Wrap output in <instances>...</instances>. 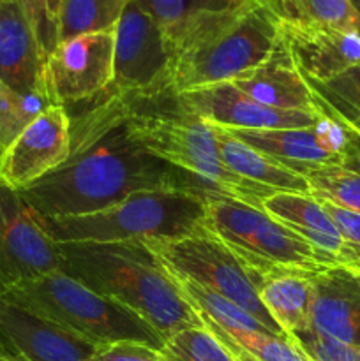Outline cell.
I'll list each match as a JSON object with an SVG mask.
<instances>
[{
  "label": "cell",
  "mask_w": 360,
  "mask_h": 361,
  "mask_svg": "<svg viewBox=\"0 0 360 361\" xmlns=\"http://www.w3.org/2000/svg\"><path fill=\"white\" fill-rule=\"evenodd\" d=\"M131 99L108 92L71 118V152L64 164L20 190L42 217L104 210L141 190H214L148 154L131 134ZM219 192V190H217Z\"/></svg>",
  "instance_id": "obj_1"
},
{
  "label": "cell",
  "mask_w": 360,
  "mask_h": 361,
  "mask_svg": "<svg viewBox=\"0 0 360 361\" xmlns=\"http://www.w3.org/2000/svg\"><path fill=\"white\" fill-rule=\"evenodd\" d=\"M56 247L64 274L140 316L162 341L203 324L143 242H66Z\"/></svg>",
  "instance_id": "obj_2"
},
{
  "label": "cell",
  "mask_w": 360,
  "mask_h": 361,
  "mask_svg": "<svg viewBox=\"0 0 360 361\" xmlns=\"http://www.w3.org/2000/svg\"><path fill=\"white\" fill-rule=\"evenodd\" d=\"M208 192L187 189L141 190L94 214L39 215L56 243L175 240L203 229Z\"/></svg>",
  "instance_id": "obj_3"
},
{
  "label": "cell",
  "mask_w": 360,
  "mask_h": 361,
  "mask_svg": "<svg viewBox=\"0 0 360 361\" xmlns=\"http://www.w3.org/2000/svg\"><path fill=\"white\" fill-rule=\"evenodd\" d=\"M131 101V134L154 157L196 176L210 189L260 207L275 190L249 183L222 162L214 126L175 104ZM261 208V207H260Z\"/></svg>",
  "instance_id": "obj_4"
},
{
  "label": "cell",
  "mask_w": 360,
  "mask_h": 361,
  "mask_svg": "<svg viewBox=\"0 0 360 361\" xmlns=\"http://www.w3.org/2000/svg\"><path fill=\"white\" fill-rule=\"evenodd\" d=\"M9 302L60 324L94 345L133 341L161 349L164 341L140 316L92 291L62 270L0 288Z\"/></svg>",
  "instance_id": "obj_5"
},
{
  "label": "cell",
  "mask_w": 360,
  "mask_h": 361,
  "mask_svg": "<svg viewBox=\"0 0 360 361\" xmlns=\"http://www.w3.org/2000/svg\"><path fill=\"white\" fill-rule=\"evenodd\" d=\"M203 228L236 254L251 277L281 270L316 274L339 267L263 208L217 190L207 194Z\"/></svg>",
  "instance_id": "obj_6"
},
{
  "label": "cell",
  "mask_w": 360,
  "mask_h": 361,
  "mask_svg": "<svg viewBox=\"0 0 360 361\" xmlns=\"http://www.w3.org/2000/svg\"><path fill=\"white\" fill-rule=\"evenodd\" d=\"M281 16L268 0H253L226 23L175 56L172 95L229 83L268 59L279 41Z\"/></svg>",
  "instance_id": "obj_7"
},
{
  "label": "cell",
  "mask_w": 360,
  "mask_h": 361,
  "mask_svg": "<svg viewBox=\"0 0 360 361\" xmlns=\"http://www.w3.org/2000/svg\"><path fill=\"white\" fill-rule=\"evenodd\" d=\"M159 263L176 279L193 281L256 317L270 334L286 335L267 312L246 264L207 229L175 240L143 242ZM288 337V335H286Z\"/></svg>",
  "instance_id": "obj_8"
},
{
  "label": "cell",
  "mask_w": 360,
  "mask_h": 361,
  "mask_svg": "<svg viewBox=\"0 0 360 361\" xmlns=\"http://www.w3.org/2000/svg\"><path fill=\"white\" fill-rule=\"evenodd\" d=\"M175 53L168 37L136 0H126L115 27L112 92L131 101L172 95Z\"/></svg>",
  "instance_id": "obj_9"
},
{
  "label": "cell",
  "mask_w": 360,
  "mask_h": 361,
  "mask_svg": "<svg viewBox=\"0 0 360 361\" xmlns=\"http://www.w3.org/2000/svg\"><path fill=\"white\" fill-rule=\"evenodd\" d=\"M62 268L56 242L20 190L0 182V288Z\"/></svg>",
  "instance_id": "obj_10"
},
{
  "label": "cell",
  "mask_w": 360,
  "mask_h": 361,
  "mask_svg": "<svg viewBox=\"0 0 360 361\" xmlns=\"http://www.w3.org/2000/svg\"><path fill=\"white\" fill-rule=\"evenodd\" d=\"M115 30L56 42L46 59V83L59 106L92 101L112 92Z\"/></svg>",
  "instance_id": "obj_11"
},
{
  "label": "cell",
  "mask_w": 360,
  "mask_h": 361,
  "mask_svg": "<svg viewBox=\"0 0 360 361\" xmlns=\"http://www.w3.org/2000/svg\"><path fill=\"white\" fill-rule=\"evenodd\" d=\"M226 130L302 176L328 166L344 164V152L349 140L348 130L337 120L325 115H320L309 127Z\"/></svg>",
  "instance_id": "obj_12"
},
{
  "label": "cell",
  "mask_w": 360,
  "mask_h": 361,
  "mask_svg": "<svg viewBox=\"0 0 360 361\" xmlns=\"http://www.w3.org/2000/svg\"><path fill=\"white\" fill-rule=\"evenodd\" d=\"M71 152V115L49 106L0 155V182L25 190L66 162Z\"/></svg>",
  "instance_id": "obj_13"
},
{
  "label": "cell",
  "mask_w": 360,
  "mask_h": 361,
  "mask_svg": "<svg viewBox=\"0 0 360 361\" xmlns=\"http://www.w3.org/2000/svg\"><path fill=\"white\" fill-rule=\"evenodd\" d=\"M173 101L184 111L222 129H292L309 127L320 118V113L268 108L233 83L194 88L173 95Z\"/></svg>",
  "instance_id": "obj_14"
},
{
  "label": "cell",
  "mask_w": 360,
  "mask_h": 361,
  "mask_svg": "<svg viewBox=\"0 0 360 361\" xmlns=\"http://www.w3.org/2000/svg\"><path fill=\"white\" fill-rule=\"evenodd\" d=\"M0 345L16 361H87L99 348L4 296Z\"/></svg>",
  "instance_id": "obj_15"
},
{
  "label": "cell",
  "mask_w": 360,
  "mask_h": 361,
  "mask_svg": "<svg viewBox=\"0 0 360 361\" xmlns=\"http://www.w3.org/2000/svg\"><path fill=\"white\" fill-rule=\"evenodd\" d=\"M279 35L307 81H325L360 66V35L281 20Z\"/></svg>",
  "instance_id": "obj_16"
},
{
  "label": "cell",
  "mask_w": 360,
  "mask_h": 361,
  "mask_svg": "<svg viewBox=\"0 0 360 361\" xmlns=\"http://www.w3.org/2000/svg\"><path fill=\"white\" fill-rule=\"evenodd\" d=\"M309 326L342 344L360 348V274L328 267L311 277Z\"/></svg>",
  "instance_id": "obj_17"
},
{
  "label": "cell",
  "mask_w": 360,
  "mask_h": 361,
  "mask_svg": "<svg viewBox=\"0 0 360 361\" xmlns=\"http://www.w3.org/2000/svg\"><path fill=\"white\" fill-rule=\"evenodd\" d=\"M46 53L20 0L0 2V83L16 92L46 85Z\"/></svg>",
  "instance_id": "obj_18"
},
{
  "label": "cell",
  "mask_w": 360,
  "mask_h": 361,
  "mask_svg": "<svg viewBox=\"0 0 360 361\" xmlns=\"http://www.w3.org/2000/svg\"><path fill=\"white\" fill-rule=\"evenodd\" d=\"M168 37L175 56L235 20L253 0H136Z\"/></svg>",
  "instance_id": "obj_19"
},
{
  "label": "cell",
  "mask_w": 360,
  "mask_h": 361,
  "mask_svg": "<svg viewBox=\"0 0 360 361\" xmlns=\"http://www.w3.org/2000/svg\"><path fill=\"white\" fill-rule=\"evenodd\" d=\"M260 104L288 111L318 113L313 92L300 74L281 35L267 60L229 81Z\"/></svg>",
  "instance_id": "obj_20"
},
{
  "label": "cell",
  "mask_w": 360,
  "mask_h": 361,
  "mask_svg": "<svg viewBox=\"0 0 360 361\" xmlns=\"http://www.w3.org/2000/svg\"><path fill=\"white\" fill-rule=\"evenodd\" d=\"M313 274L295 270L253 275L258 296L272 319L288 337L309 328Z\"/></svg>",
  "instance_id": "obj_21"
},
{
  "label": "cell",
  "mask_w": 360,
  "mask_h": 361,
  "mask_svg": "<svg viewBox=\"0 0 360 361\" xmlns=\"http://www.w3.org/2000/svg\"><path fill=\"white\" fill-rule=\"evenodd\" d=\"M214 130L222 162L236 176H240L246 182L256 183V185L267 187L272 190L311 194L306 176L272 161L270 157L258 152L256 148L236 140L226 129L214 126Z\"/></svg>",
  "instance_id": "obj_22"
},
{
  "label": "cell",
  "mask_w": 360,
  "mask_h": 361,
  "mask_svg": "<svg viewBox=\"0 0 360 361\" xmlns=\"http://www.w3.org/2000/svg\"><path fill=\"white\" fill-rule=\"evenodd\" d=\"M124 6L126 0H62L56 13V42L115 30Z\"/></svg>",
  "instance_id": "obj_23"
},
{
  "label": "cell",
  "mask_w": 360,
  "mask_h": 361,
  "mask_svg": "<svg viewBox=\"0 0 360 361\" xmlns=\"http://www.w3.org/2000/svg\"><path fill=\"white\" fill-rule=\"evenodd\" d=\"M274 6L284 21L360 35V11L352 0H274Z\"/></svg>",
  "instance_id": "obj_24"
},
{
  "label": "cell",
  "mask_w": 360,
  "mask_h": 361,
  "mask_svg": "<svg viewBox=\"0 0 360 361\" xmlns=\"http://www.w3.org/2000/svg\"><path fill=\"white\" fill-rule=\"evenodd\" d=\"M173 277V275H172ZM175 279L176 286H179L180 293L184 298L191 303L194 310L200 314L205 319L212 321L222 330H253V331H270L256 319L240 309L236 303L229 302L224 296L217 295V293L210 291V289L203 288V286L196 284L193 281H186V279Z\"/></svg>",
  "instance_id": "obj_25"
},
{
  "label": "cell",
  "mask_w": 360,
  "mask_h": 361,
  "mask_svg": "<svg viewBox=\"0 0 360 361\" xmlns=\"http://www.w3.org/2000/svg\"><path fill=\"white\" fill-rule=\"evenodd\" d=\"M49 106L59 104L53 101L48 83L30 92L11 90L0 83V155Z\"/></svg>",
  "instance_id": "obj_26"
},
{
  "label": "cell",
  "mask_w": 360,
  "mask_h": 361,
  "mask_svg": "<svg viewBox=\"0 0 360 361\" xmlns=\"http://www.w3.org/2000/svg\"><path fill=\"white\" fill-rule=\"evenodd\" d=\"M307 81V80H306ZM316 111L337 122L360 116V66L325 81H307Z\"/></svg>",
  "instance_id": "obj_27"
},
{
  "label": "cell",
  "mask_w": 360,
  "mask_h": 361,
  "mask_svg": "<svg viewBox=\"0 0 360 361\" xmlns=\"http://www.w3.org/2000/svg\"><path fill=\"white\" fill-rule=\"evenodd\" d=\"M164 361H240L205 323L173 334L161 348Z\"/></svg>",
  "instance_id": "obj_28"
},
{
  "label": "cell",
  "mask_w": 360,
  "mask_h": 361,
  "mask_svg": "<svg viewBox=\"0 0 360 361\" xmlns=\"http://www.w3.org/2000/svg\"><path fill=\"white\" fill-rule=\"evenodd\" d=\"M311 196L360 214V173L346 166H328L306 175Z\"/></svg>",
  "instance_id": "obj_29"
},
{
  "label": "cell",
  "mask_w": 360,
  "mask_h": 361,
  "mask_svg": "<svg viewBox=\"0 0 360 361\" xmlns=\"http://www.w3.org/2000/svg\"><path fill=\"white\" fill-rule=\"evenodd\" d=\"M289 338L302 349L304 355L311 361H360L359 345L342 344L313 330L311 326L292 335Z\"/></svg>",
  "instance_id": "obj_30"
},
{
  "label": "cell",
  "mask_w": 360,
  "mask_h": 361,
  "mask_svg": "<svg viewBox=\"0 0 360 361\" xmlns=\"http://www.w3.org/2000/svg\"><path fill=\"white\" fill-rule=\"evenodd\" d=\"M87 361H164L161 349L141 342L124 341L99 345Z\"/></svg>",
  "instance_id": "obj_31"
},
{
  "label": "cell",
  "mask_w": 360,
  "mask_h": 361,
  "mask_svg": "<svg viewBox=\"0 0 360 361\" xmlns=\"http://www.w3.org/2000/svg\"><path fill=\"white\" fill-rule=\"evenodd\" d=\"M20 2L27 11L28 18H30L32 25L35 28V34L39 37V42H41L42 49L46 53V59H48V55L56 46V20L49 13L48 0H20Z\"/></svg>",
  "instance_id": "obj_32"
},
{
  "label": "cell",
  "mask_w": 360,
  "mask_h": 361,
  "mask_svg": "<svg viewBox=\"0 0 360 361\" xmlns=\"http://www.w3.org/2000/svg\"><path fill=\"white\" fill-rule=\"evenodd\" d=\"M320 203L328 212V215L332 217V221H334L335 228L339 229L342 238L348 243H353V245H360V214L339 208L335 204L327 203V201H320Z\"/></svg>",
  "instance_id": "obj_33"
},
{
  "label": "cell",
  "mask_w": 360,
  "mask_h": 361,
  "mask_svg": "<svg viewBox=\"0 0 360 361\" xmlns=\"http://www.w3.org/2000/svg\"><path fill=\"white\" fill-rule=\"evenodd\" d=\"M348 134H349V140H348V147H346V152H344V164L342 166L360 173V136L359 134L352 133V130H348Z\"/></svg>",
  "instance_id": "obj_34"
},
{
  "label": "cell",
  "mask_w": 360,
  "mask_h": 361,
  "mask_svg": "<svg viewBox=\"0 0 360 361\" xmlns=\"http://www.w3.org/2000/svg\"><path fill=\"white\" fill-rule=\"evenodd\" d=\"M205 326H207V324H205ZM212 331H214V330H212ZM214 334H215V335H217V337H219V338H221V341H224V342H226V344H228V345H229V348H232V349H233V353H235V355H236V358H239L240 361H256V360H254V358H253V356H249V355H247V353H246V351H244V349H242V348H239V345H236V344H233V342H232V341H228V338H226V337H222V335H221V334H217V331H214Z\"/></svg>",
  "instance_id": "obj_35"
},
{
  "label": "cell",
  "mask_w": 360,
  "mask_h": 361,
  "mask_svg": "<svg viewBox=\"0 0 360 361\" xmlns=\"http://www.w3.org/2000/svg\"><path fill=\"white\" fill-rule=\"evenodd\" d=\"M342 127H346L348 130H352V133L359 134L360 136V116H355V118H349V120H344V122H339Z\"/></svg>",
  "instance_id": "obj_36"
},
{
  "label": "cell",
  "mask_w": 360,
  "mask_h": 361,
  "mask_svg": "<svg viewBox=\"0 0 360 361\" xmlns=\"http://www.w3.org/2000/svg\"><path fill=\"white\" fill-rule=\"evenodd\" d=\"M62 0H48V7H49V13L53 14V18L56 20V13H59V7Z\"/></svg>",
  "instance_id": "obj_37"
},
{
  "label": "cell",
  "mask_w": 360,
  "mask_h": 361,
  "mask_svg": "<svg viewBox=\"0 0 360 361\" xmlns=\"http://www.w3.org/2000/svg\"><path fill=\"white\" fill-rule=\"evenodd\" d=\"M0 361H16L13 358V356L9 355V353L6 351V349L2 348V345H0Z\"/></svg>",
  "instance_id": "obj_38"
},
{
  "label": "cell",
  "mask_w": 360,
  "mask_h": 361,
  "mask_svg": "<svg viewBox=\"0 0 360 361\" xmlns=\"http://www.w3.org/2000/svg\"><path fill=\"white\" fill-rule=\"evenodd\" d=\"M352 2H353V4H355V7H356V9H359V11H360V0H352Z\"/></svg>",
  "instance_id": "obj_39"
},
{
  "label": "cell",
  "mask_w": 360,
  "mask_h": 361,
  "mask_svg": "<svg viewBox=\"0 0 360 361\" xmlns=\"http://www.w3.org/2000/svg\"><path fill=\"white\" fill-rule=\"evenodd\" d=\"M270 2H272V4H274V0H270Z\"/></svg>",
  "instance_id": "obj_40"
},
{
  "label": "cell",
  "mask_w": 360,
  "mask_h": 361,
  "mask_svg": "<svg viewBox=\"0 0 360 361\" xmlns=\"http://www.w3.org/2000/svg\"><path fill=\"white\" fill-rule=\"evenodd\" d=\"M268 2H270V0H268Z\"/></svg>",
  "instance_id": "obj_41"
}]
</instances>
